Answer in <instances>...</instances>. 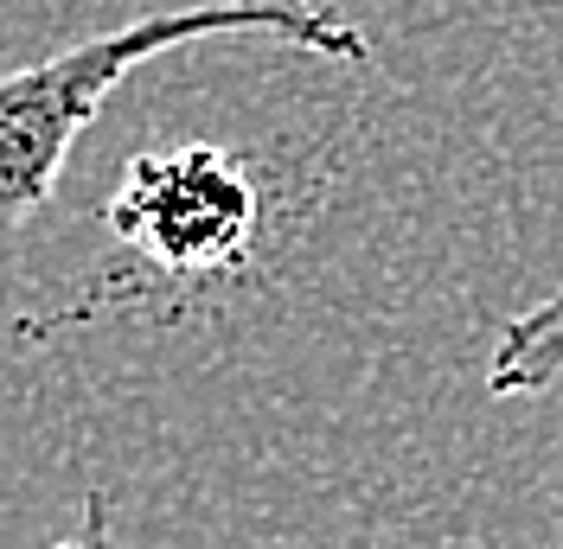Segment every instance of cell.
I'll list each match as a JSON object with an SVG mask.
<instances>
[{"label":"cell","instance_id":"obj_1","mask_svg":"<svg viewBox=\"0 0 563 549\" xmlns=\"http://www.w3.org/2000/svg\"><path fill=\"white\" fill-rule=\"evenodd\" d=\"M231 33L282 38L333 65H365L372 52L346 13L314 7V0H199V7L141 13L115 33H90L38 65L0 70V249L45 211L77 135L103 115V103L122 90L129 70L154 65L179 45Z\"/></svg>","mask_w":563,"mask_h":549},{"label":"cell","instance_id":"obj_2","mask_svg":"<svg viewBox=\"0 0 563 549\" xmlns=\"http://www.w3.org/2000/svg\"><path fill=\"white\" fill-rule=\"evenodd\" d=\"M103 231L129 262H141L147 281H231L250 269L263 237V186L244 154L211 141L135 154L103 205Z\"/></svg>","mask_w":563,"mask_h":549},{"label":"cell","instance_id":"obj_4","mask_svg":"<svg viewBox=\"0 0 563 549\" xmlns=\"http://www.w3.org/2000/svg\"><path fill=\"white\" fill-rule=\"evenodd\" d=\"M52 549H115V530H109V498L103 492H84V517H77V537Z\"/></svg>","mask_w":563,"mask_h":549},{"label":"cell","instance_id":"obj_3","mask_svg":"<svg viewBox=\"0 0 563 549\" xmlns=\"http://www.w3.org/2000/svg\"><path fill=\"white\" fill-rule=\"evenodd\" d=\"M558 378H563V281L538 307L506 320V333L487 358V390L493 396H544Z\"/></svg>","mask_w":563,"mask_h":549}]
</instances>
